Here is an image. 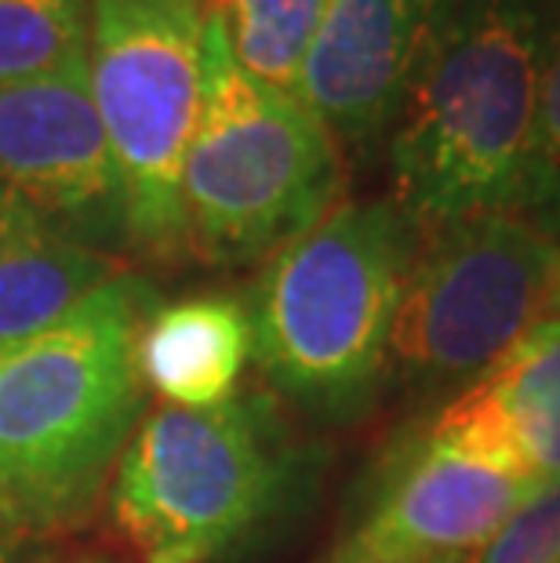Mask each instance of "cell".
<instances>
[{"label": "cell", "instance_id": "6da1fadb", "mask_svg": "<svg viewBox=\"0 0 560 563\" xmlns=\"http://www.w3.org/2000/svg\"><path fill=\"white\" fill-rule=\"evenodd\" d=\"M546 30L550 0H455L389 128L393 203L419 230L517 208Z\"/></svg>", "mask_w": 560, "mask_h": 563}, {"label": "cell", "instance_id": "e0dca14e", "mask_svg": "<svg viewBox=\"0 0 560 563\" xmlns=\"http://www.w3.org/2000/svg\"><path fill=\"white\" fill-rule=\"evenodd\" d=\"M560 560V481L528 498L462 563H557Z\"/></svg>", "mask_w": 560, "mask_h": 563}, {"label": "cell", "instance_id": "ac0fdd59", "mask_svg": "<svg viewBox=\"0 0 560 563\" xmlns=\"http://www.w3.org/2000/svg\"><path fill=\"white\" fill-rule=\"evenodd\" d=\"M22 534H26L22 527L0 520V563H8V560H11V553H15V545H19V538H22Z\"/></svg>", "mask_w": 560, "mask_h": 563}, {"label": "cell", "instance_id": "ba28073f", "mask_svg": "<svg viewBox=\"0 0 560 563\" xmlns=\"http://www.w3.org/2000/svg\"><path fill=\"white\" fill-rule=\"evenodd\" d=\"M542 487V476L433 418L397 454L328 563L466 560Z\"/></svg>", "mask_w": 560, "mask_h": 563}, {"label": "cell", "instance_id": "30bf717a", "mask_svg": "<svg viewBox=\"0 0 560 563\" xmlns=\"http://www.w3.org/2000/svg\"><path fill=\"white\" fill-rule=\"evenodd\" d=\"M455 0H325L295 95L339 146H372L397 121Z\"/></svg>", "mask_w": 560, "mask_h": 563}, {"label": "cell", "instance_id": "277c9868", "mask_svg": "<svg viewBox=\"0 0 560 563\" xmlns=\"http://www.w3.org/2000/svg\"><path fill=\"white\" fill-rule=\"evenodd\" d=\"M342 194L339 139L295 91L248 74L208 11L205 99L183 164L189 255L211 266L273 258L328 219Z\"/></svg>", "mask_w": 560, "mask_h": 563}, {"label": "cell", "instance_id": "8992f818", "mask_svg": "<svg viewBox=\"0 0 560 563\" xmlns=\"http://www.w3.org/2000/svg\"><path fill=\"white\" fill-rule=\"evenodd\" d=\"M288 484L292 454L266 400L168 404L117 459L113 517L150 563H205L266 523Z\"/></svg>", "mask_w": 560, "mask_h": 563}, {"label": "cell", "instance_id": "52a82bcc", "mask_svg": "<svg viewBox=\"0 0 560 563\" xmlns=\"http://www.w3.org/2000/svg\"><path fill=\"white\" fill-rule=\"evenodd\" d=\"M557 244L520 211L419 230L389 334L393 375L437 393L473 386L553 313Z\"/></svg>", "mask_w": 560, "mask_h": 563}, {"label": "cell", "instance_id": "7c38bea8", "mask_svg": "<svg viewBox=\"0 0 560 563\" xmlns=\"http://www.w3.org/2000/svg\"><path fill=\"white\" fill-rule=\"evenodd\" d=\"M255 353L252 313L230 295L153 306L135 339L139 382L172 407L205 411L233 400Z\"/></svg>", "mask_w": 560, "mask_h": 563}, {"label": "cell", "instance_id": "44dd1931", "mask_svg": "<svg viewBox=\"0 0 560 563\" xmlns=\"http://www.w3.org/2000/svg\"><path fill=\"white\" fill-rule=\"evenodd\" d=\"M437 563H462V560H437Z\"/></svg>", "mask_w": 560, "mask_h": 563}, {"label": "cell", "instance_id": "9c48e42d", "mask_svg": "<svg viewBox=\"0 0 560 563\" xmlns=\"http://www.w3.org/2000/svg\"><path fill=\"white\" fill-rule=\"evenodd\" d=\"M0 186L77 241L124 244V189L88 63L0 88Z\"/></svg>", "mask_w": 560, "mask_h": 563}, {"label": "cell", "instance_id": "7402d4cb", "mask_svg": "<svg viewBox=\"0 0 560 563\" xmlns=\"http://www.w3.org/2000/svg\"><path fill=\"white\" fill-rule=\"evenodd\" d=\"M557 563H560V560H557Z\"/></svg>", "mask_w": 560, "mask_h": 563}, {"label": "cell", "instance_id": "4fadbf2b", "mask_svg": "<svg viewBox=\"0 0 560 563\" xmlns=\"http://www.w3.org/2000/svg\"><path fill=\"white\" fill-rule=\"evenodd\" d=\"M117 273L113 255L0 186V342L52 328Z\"/></svg>", "mask_w": 560, "mask_h": 563}, {"label": "cell", "instance_id": "3957f363", "mask_svg": "<svg viewBox=\"0 0 560 563\" xmlns=\"http://www.w3.org/2000/svg\"><path fill=\"white\" fill-rule=\"evenodd\" d=\"M419 225L393 197L342 200L266 262L252 295L255 361L270 386L320 418H350L389 361Z\"/></svg>", "mask_w": 560, "mask_h": 563}, {"label": "cell", "instance_id": "2e32d148", "mask_svg": "<svg viewBox=\"0 0 560 563\" xmlns=\"http://www.w3.org/2000/svg\"><path fill=\"white\" fill-rule=\"evenodd\" d=\"M514 211L560 244V0H550L539 117H535L531 161Z\"/></svg>", "mask_w": 560, "mask_h": 563}, {"label": "cell", "instance_id": "5bb4252c", "mask_svg": "<svg viewBox=\"0 0 560 563\" xmlns=\"http://www.w3.org/2000/svg\"><path fill=\"white\" fill-rule=\"evenodd\" d=\"M248 74L295 91L325 0H208Z\"/></svg>", "mask_w": 560, "mask_h": 563}, {"label": "cell", "instance_id": "ffe728a7", "mask_svg": "<svg viewBox=\"0 0 560 563\" xmlns=\"http://www.w3.org/2000/svg\"><path fill=\"white\" fill-rule=\"evenodd\" d=\"M553 313H560V244H557V277H553Z\"/></svg>", "mask_w": 560, "mask_h": 563}, {"label": "cell", "instance_id": "5b68a950", "mask_svg": "<svg viewBox=\"0 0 560 563\" xmlns=\"http://www.w3.org/2000/svg\"><path fill=\"white\" fill-rule=\"evenodd\" d=\"M208 0H88V77L124 189V244L189 255L183 164L205 99Z\"/></svg>", "mask_w": 560, "mask_h": 563}, {"label": "cell", "instance_id": "7a4b0ae2", "mask_svg": "<svg viewBox=\"0 0 560 563\" xmlns=\"http://www.w3.org/2000/svg\"><path fill=\"white\" fill-rule=\"evenodd\" d=\"M153 306L150 280L124 269L52 328L0 342V484L30 527L88 512L135 433Z\"/></svg>", "mask_w": 560, "mask_h": 563}, {"label": "cell", "instance_id": "d6986e66", "mask_svg": "<svg viewBox=\"0 0 560 563\" xmlns=\"http://www.w3.org/2000/svg\"><path fill=\"white\" fill-rule=\"evenodd\" d=\"M0 520L4 523H15V527H22V531H30V523L22 520V512H19V506L11 501V495H8V487L0 484Z\"/></svg>", "mask_w": 560, "mask_h": 563}, {"label": "cell", "instance_id": "9a60e30c", "mask_svg": "<svg viewBox=\"0 0 560 563\" xmlns=\"http://www.w3.org/2000/svg\"><path fill=\"white\" fill-rule=\"evenodd\" d=\"M88 63V0H0V88Z\"/></svg>", "mask_w": 560, "mask_h": 563}, {"label": "cell", "instance_id": "8fae6325", "mask_svg": "<svg viewBox=\"0 0 560 563\" xmlns=\"http://www.w3.org/2000/svg\"><path fill=\"white\" fill-rule=\"evenodd\" d=\"M440 418L546 484L560 481V313L535 323L487 375L440 407Z\"/></svg>", "mask_w": 560, "mask_h": 563}]
</instances>
